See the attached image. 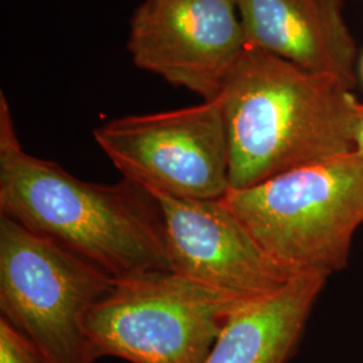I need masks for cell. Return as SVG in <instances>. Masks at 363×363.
<instances>
[{"label":"cell","instance_id":"cell-4","mask_svg":"<svg viewBox=\"0 0 363 363\" xmlns=\"http://www.w3.org/2000/svg\"><path fill=\"white\" fill-rule=\"evenodd\" d=\"M240 298L172 271L115 279L85 318L96 361L205 363Z\"/></svg>","mask_w":363,"mask_h":363},{"label":"cell","instance_id":"cell-3","mask_svg":"<svg viewBox=\"0 0 363 363\" xmlns=\"http://www.w3.org/2000/svg\"><path fill=\"white\" fill-rule=\"evenodd\" d=\"M223 201L286 272L328 279L346 268L363 225V157L352 151L291 169Z\"/></svg>","mask_w":363,"mask_h":363},{"label":"cell","instance_id":"cell-6","mask_svg":"<svg viewBox=\"0 0 363 363\" xmlns=\"http://www.w3.org/2000/svg\"><path fill=\"white\" fill-rule=\"evenodd\" d=\"M94 140L124 179L150 193L222 199L230 190L229 147L220 100L111 120Z\"/></svg>","mask_w":363,"mask_h":363},{"label":"cell","instance_id":"cell-8","mask_svg":"<svg viewBox=\"0 0 363 363\" xmlns=\"http://www.w3.org/2000/svg\"><path fill=\"white\" fill-rule=\"evenodd\" d=\"M151 194L160 208L172 272L242 301L267 296L295 277L264 252L223 198Z\"/></svg>","mask_w":363,"mask_h":363},{"label":"cell","instance_id":"cell-11","mask_svg":"<svg viewBox=\"0 0 363 363\" xmlns=\"http://www.w3.org/2000/svg\"><path fill=\"white\" fill-rule=\"evenodd\" d=\"M0 363H49L37 346L0 316Z\"/></svg>","mask_w":363,"mask_h":363},{"label":"cell","instance_id":"cell-13","mask_svg":"<svg viewBox=\"0 0 363 363\" xmlns=\"http://www.w3.org/2000/svg\"><path fill=\"white\" fill-rule=\"evenodd\" d=\"M359 76H361V79H362L363 84V52L362 57H361V62H359Z\"/></svg>","mask_w":363,"mask_h":363},{"label":"cell","instance_id":"cell-12","mask_svg":"<svg viewBox=\"0 0 363 363\" xmlns=\"http://www.w3.org/2000/svg\"><path fill=\"white\" fill-rule=\"evenodd\" d=\"M355 151L363 157V104L359 106L358 113V123H357V130H355Z\"/></svg>","mask_w":363,"mask_h":363},{"label":"cell","instance_id":"cell-7","mask_svg":"<svg viewBox=\"0 0 363 363\" xmlns=\"http://www.w3.org/2000/svg\"><path fill=\"white\" fill-rule=\"evenodd\" d=\"M135 66L216 100L247 49L237 0H144L130 19Z\"/></svg>","mask_w":363,"mask_h":363},{"label":"cell","instance_id":"cell-1","mask_svg":"<svg viewBox=\"0 0 363 363\" xmlns=\"http://www.w3.org/2000/svg\"><path fill=\"white\" fill-rule=\"evenodd\" d=\"M0 213L113 279L171 271L160 208L135 182L78 179L19 143L0 93Z\"/></svg>","mask_w":363,"mask_h":363},{"label":"cell","instance_id":"cell-5","mask_svg":"<svg viewBox=\"0 0 363 363\" xmlns=\"http://www.w3.org/2000/svg\"><path fill=\"white\" fill-rule=\"evenodd\" d=\"M113 283L86 259L0 217V316L48 362H96L85 318Z\"/></svg>","mask_w":363,"mask_h":363},{"label":"cell","instance_id":"cell-10","mask_svg":"<svg viewBox=\"0 0 363 363\" xmlns=\"http://www.w3.org/2000/svg\"><path fill=\"white\" fill-rule=\"evenodd\" d=\"M325 281L319 274H298L280 289L238 307L205 363H286Z\"/></svg>","mask_w":363,"mask_h":363},{"label":"cell","instance_id":"cell-2","mask_svg":"<svg viewBox=\"0 0 363 363\" xmlns=\"http://www.w3.org/2000/svg\"><path fill=\"white\" fill-rule=\"evenodd\" d=\"M230 190L355 151L361 103L335 78L247 48L220 96Z\"/></svg>","mask_w":363,"mask_h":363},{"label":"cell","instance_id":"cell-9","mask_svg":"<svg viewBox=\"0 0 363 363\" xmlns=\"http://www.w3.org/2000/svg\"><path fill=\"white\" fill-rule=\"evenodd\" d=\"M247 48L357 84V45L343 0H237Z\"/></svg>","mask_w":363,"mask_h":363}]
</instances>
